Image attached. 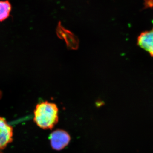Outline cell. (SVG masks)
Here are the masks:
<instances>
[{
	"label": "cell",
	"instance_id": "6da1fadb",
	"mask_svg": "<svg viewBox=\"0 0 153 153\" xmlns=\"http://www.w3.org/2000/svg\"><path fill=\"white\" fill-rule=\"evenodd\" d=\"M59 110L57 105L44 101L38 103L34 110V121L43 129H51L58 123Z\"/></svg>",
	"mask_w": 153,
	"mask_h": 153
},
{
	"label": "cell",
	"instance_id": "7a4b0ae2",
	"mask_svg": "<svg viewBox=\"0 0 153 153\" xmlns=\"http://www.w3.org/2000/svg\"><path fill=\"white\" fill-rule=\"evenodd\" d=\"M51 146L53 149L60 151L68 146L71 137L66 131L57 129L52 132L49 137Z\"/></svg>",
	"mask_w": 153,
	"mask_h": 153
},
{
	"label": "cell",
	"instance_id": "3957f363",
	"mask_svg": "<svg viewBox=\"0 0 153 153\" xmlns=\"http://www.w3.org/2000/svg\"><path fill=\"white\" fill-rule=\"evenodd\" d=\"M13 129L4 118L0 117V150H3L12 142Z\"/></svg>",
	"mask_w": 153,
	"mask_h": 153
},
{
	"label": "cell",
	"instance_id": "277c9868",
	"mask_svg": "<svg viewBox=\"0 0 153 153\" xmlns=\"http://www.w3.org/2000/svg\"><path fill=\"white\" fill-rule=\"evenodd\" d=\"M57 34L59 38L64 40L68 48L73 50L78 49L79 47L78 38L70 31L63 27L60 24H58L57 27Z\"/></svg>",
	"mask_w": 153,
	"mask_h": 153
},
{
	"label": "cell",
	"instance_id": "5b68a950",
	"mask_svg": "<svg viewBox=\"0 0 153 153\" xmlns=\"http://www.w3.org/2000/svg\"><path fill=\"white\" fill-rule=\"evenodd\" d=\"M137 44L153 57V30L141 33L138 38Z\"/></svg>",
	"mask_w": 153,
	"mask_h": 153
},
{
	"label": "cell",
	"instance_id": "8992f818",
	"mask_svg": "<svg viewBox=\"0 0 153 153\" xmlns=\"http://www.w3.org/2000/svg\"><path fill=\"white\" fill-rule=\"evenodd\" d=\"M12 5L8 0L0 1V22L4 21L10 16Z\"/></svg>",
	"mask_w": 153,
	"mask_h": 153
}]
</instances>
